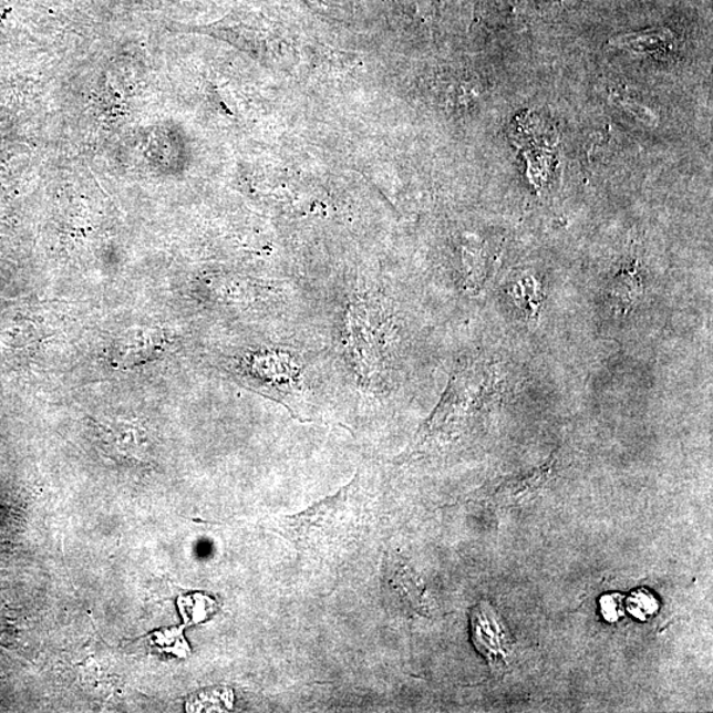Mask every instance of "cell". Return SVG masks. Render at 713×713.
I'll return each mask as SVG.
<instances>
[{
	"label": "cell",
	"mask_w": 713,
	"mask_h": 713,
	"mask_svg": "<svg viewBox=\"0 0 713 713\" xmlns=\"http://www.w3.org/2000/svg\"><path fill=\"white\" fill-rule=\"evenodd\" d=\"M360 478L355 477L331 497L294 516L280 517L272 530L290 541L301 555L335 559L359 538L363 524Z\"/></svg>",
	"instance_id": "6da1fadb"
},
{
	"label": "cell",
	"mask_w": 713,
	"mask_h": 713,
	"mask_svg": "<svg viewBox=\"0 0 713 713\" xmlns=\"http://www.w3.org/2000/svg\"><path fill=\"white\" fill-rule=\"evenodd\" d=\"M382 591L390 609L402 614H426V589L406 561L400 555H388L383 561Z\"/></svg>",
	"instance_id": "7a4b0ae2"
},
{
	"label": "cell",
	"mask_w": 713,
	"mask_h": 713,
	"mask_svg": "<svg viewBox=\"0 0 713 713\" xmlns=\"http://www.w3.org/2000/svg\"><path fill=\"white\" fill-rule=\"evenodd\" d=\"M472 641L490 668L506 669L513 653V640L506 623L489 601H482L471 613Z\"/></svg>",
	"instance_id": "3957f363"
},
{
	"label": "cell",
	"mask_w": 713,
	"mask_h": 713,
	"mask_svg": "<svg viewBox=\"0 0 713 713\" xmlns=\"http://www.w3.org/2000/svg\"><path fill=\"white\" fill-rule=\"evenodd\" d=\"M674 35L668 29H653L612 39L610 44L636 52H657L673 45Z\"/></svg>",
	"instance_id": "277c9868"
},
{
	"label": "cell",
	"mask_w": 713,
	"mask_h": 713,
	"mask_svg": "<svg viewBox=\"0 0 713 713\" xmlns=\"http://www.w3.org/2000/svg\"><path fill=\"white\" fill-rule=\"evenodd\" d=\"M177 606L184 617L185 626L207 621L217 610L216 601L203 593L182 596L177 600Z\"/></svg>",
	"instance_id": "5b68a950"
},
{
	"label": "cell",
	"mask_w": 713,
	"mask_h": 713,
	"mask_svg": "<svg viewBox=\"0 0 713 713\" xmlns=\"http://www.w3.org/2000/svg\"><path fill=\"white\" fill-rule=\"evenodd\" d=\"M232 695L229 690H209L204 694L192 698L187 703L189 712L225 711L231 707Z\"/></svg>",
	"instance_id": "8992f818"
},
{
	"label": "cell",
	"mask_w": 713,
	"mask_h": 713,
	"mask_svg": "<svg viewBox=\"0 0 713 713\" xmlns=\"http://www.w3.org/2000/svg\"><path fill=\"white\" fill-rule=\"evenodd\" d=\"M629 612L640 620H648L650 616L657 612L658 604L653 595L648 591H637L628 601Z\"/></svg>",
	"instance_id": "52a82bcc"
},
{
	"label": "cell",
	"mask_w": 713,
	"mask_h": 713,
	"mask_svg": "<svg viewBox=\"0 0 713 713\" xmlns=\"http://www.w3.org/2000/svg\"><path fill=\"white\" fill-rule=\"evenodd\" d=\"M621 600L620 595H608L601 599L602 616L607 621L614 622L620 619L622 616Z\"/></svg>",
	"instance_id": "ba28073f"
}]
</instances>
